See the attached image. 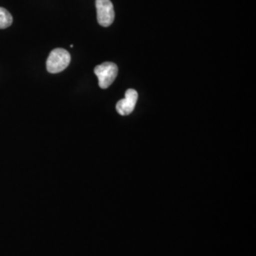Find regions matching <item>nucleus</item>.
<instances>
[{"label":"nucleus","mask_w":256,"mask_h":256,"mask_svg":"<svg viewBox=\"0 0 256 256\" xmlns=\"http://www.w3.org/2000/svg\"><path fill=\"white\" fill-rule=\"evenodd\" d=\"M94 74L98 77L99 86L106 90L110 88L116 79L118 75V66L111 62L102 63L94 68Z\"/></svg>","instance_id":"nucleus-2"},{"label":"nucleus","mask_w":256,"mask_h":256,"mask_svg":"<svg viewBox=\"0 0 256 256\" xmlns=\"http://www.w3.org/2000/svg\"><path fill=\"white\" fill-rule=\"evenodd\" d=\"M97 20L102 27H110L115 18L113 4L110 0H96Z\"/></svg>","instance_id":"nucleus-3"},{"label":"nucleus","mask_w":256,"mask_h":256,"mask_svg":"<svg viewBox=\"0 0 256 256\" xmlns=\"http://www.w3.org/2000/svg\"><path fill=\"white\" fill-rule=\"evenodd\" d=\"M138 101V92L135 90H128L126 92V97L120 100L116 104V110L122 116H128L135 110Z\"/></svg>","instance_id":"nucleus-4"},{"label":"nucleus","mask_w":256,"mask_h":256,"mask_svg":"<svg viewBox=\"0 0 256 256\" xmlns=\"http://www.w3.org/2000/svg\"><path fill=\"white\" fill-rule=\"evenodd\" d=\"M12 23V16L9 12L0 7V30L9 28Z\"/></svg>","instance_id":"nucleus-5"},{"label":"nucleus","mask_w":256,"mask_h":256,"mask_svg":"<svg viewBox=\"0 0 256 256\" xmlns=\"http://www.w3.org/2000/svg\"><path fill=\"white\" fill-rule=\"evenodd\" d=\"M70 54L64 48H54L46 60V70L50 74H59L68 68L70 63Z\"/></svg>","instance_id":"nucleus-1"}]
</instances>
